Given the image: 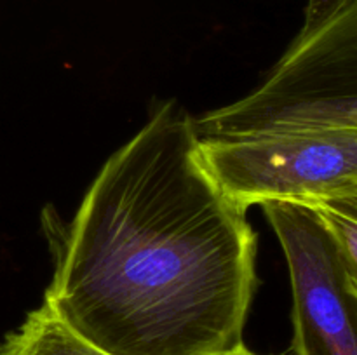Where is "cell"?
I'll return each instance as SVG.
<instances>
[{
    "mask_svg": "<svg viewBox=\"0 0 357 355\" xmlns=\"http://www.w3.org/2000/svg\"><path fill=\"white\" fill-rule=\"evenodd\" d=\"M257 237L166 103L105 162L56 244L44 301L108 355H222L243 343Z\"/></svg>",
    "mask_w": 357,
    "mask_h": 355,
    "instance_id": "cell-1",
    "label": "cell"
},
{
    "mask_svg": "<svg viewBox=\"0 0 357 355\" xmlns=\"http://www.w3.org/2000/svg\"><path fill=\"white\" fill-rule=\"evenodd\" d=\"M199 139L357 129V0L298 35L258 89L194 118Z\"/></svg>",
    "mask_w": 357,
    "mask_h": 355,
    "instance_id": "cell-2",
    "label": "cell"
},
{
    "mask_svg": "<svg viewBox=\"0 0 357 355\" xmlns=\"http://www.w3.org/2000/svg\"><path fill=\"white\" fill-rule=\"evenodd\" d=\"M199 157L244 211L267 200L303 204L357 190V129L199 139Z\"/></svg>",
    "mask_w": 357,
    "mask_h": 355,
    "instance_id": "cell-3",
    "label": "cell"
},
{
    "mask_svg": "<svg viewBox=\"0 0 357 355\" xmlns=\"http://www.w3.org/2000/svg\"><path fill=\"white\" fill-rule=\"evenodd\" d=\"M281 240L293 289L296 355H357V298L333 240L305 204H260Z\"/></svg>",
    "mask_w": 357,
    "mask_h": 355,
    "instance_id": "cell-4",
    "label": "cell"
},
{
    "mask_svg": "<svg viewBox=\"0 0 357 355\" xmlns=\"http://www.w3.org/2000/svg\"><path fill=\"white\" fill-rule=\"evenodd\" d=\"M0 355H108L80 336L51 305L26 315L21 326L0 340Z\"/></svg>",
    "mask_w": 357,
    "mask_h": 355,
    "instance_id": "cell-5",
    "label": "cell"
},
{
    "mask_svg": "<svg viewBox=\"0 0 357 355\" xmlns=\"http://www.w3.org/2000/svg\"><path fill=\"white\" fill-rule=\"evenodd\" d=\"M303 204L316 212L326 228L328 235L337 247L349 284L357 291V190L340 197Z\"/></svg>",
    "mask_w": 357,
    "mask_h": 355,
    "instance_id": "cell-6",
    "label": "cell"
},
{
    "mask_svg": "<svg viewBox=\"0 0 357 355\" xmlns=\"http://www.w3.org/2000/svg\"><path fill=\"white\" fill-rule=\"evenodd\" d=\"M352 0H309L305 7V21L302 31L298 35L312 33L319 26L337 16L344 7H347Z\"/></svg>",
    "mask_w": 357,
    "mask_h": 355,
    "instance_id": "cell-7",
    "label": "cell"
},
{
    "mask_svg": "<svg viewBox=\"0 0 357 355\" xmlns=\"http://www.w3.org/2000/svg\"><path fill=\"white\" fill-rule=\"evenodd\" d=\"M222 355H257V354H253V352L248 350L244 345H241V347L236 348V350H230V352H227V354H222Z\"/></svg>",
    "mask_w": 357,
    "mask_h": 355,
    "instance_id": "cell-8",
    "label": "cell"
},
{
    "mask_svg": "<svg viewBox=\"0 0 357 355\" xmlns=\"http://www.w3.org/2000/svg\"><path fill=\"white\" fill-rule=\"evenodd\" d=\"M347 282H349V278H347ZM349 287H351V291H352V292H354V296H356V298H357V291H356V289H354V287H352V285H351V284H349Z\"/></svg>",
    "mask_w": 357,
    "mask_h": 355,
    "instance_id": "cell-9",
    "label": "cell"
}]
</instances>
